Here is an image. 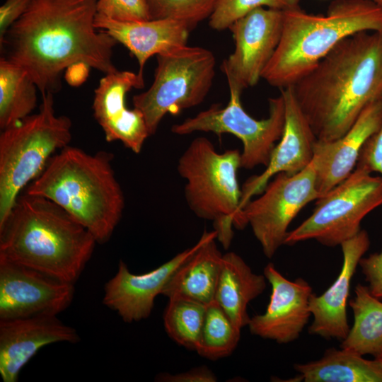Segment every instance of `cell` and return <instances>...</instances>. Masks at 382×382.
<instances>
[{"instance_id":"cell-1","label":"cell","mask_w":382,"mask_h":382,"mask_svg":"<svg viewBox=\"0 0 382 382\" xmlns=\"http://www.w3.org/2000/svg\"><path fill=\"white\" fill-rule=\"evenodd\" d=\"M98 0H30L0 41L3 57L23 68L41 94L61 88L63 71L85 64L105 74L117 41L95 27Z\"/></svg>"},{"instance_id":"cell-2","label":"cell","mask_w":382,"mask_h":382,"mask_svg":"<svg viewBox=\"0 0 382 382\" xmlns=\"http://www.w3.org/2000/svg\"><path fill=\"white\" fill-rule=\"evenodd\" d=\"M291 86L317 140L339 139L382 98V33L344 39Z\"/></svg>"},{"instance_id":"cell-3","label":"cell","mask_w":382,"mask_h":382,"mask_svg":"<svg viewBox=\"0 0 382 382\" xmlns=\"http://www.w3.org/2000/svg\"><path fill=\"white\" fill-rule=\"evenodd\" d=\"M96 243L59 205L25 192L0 226V257L73 284Z\"/></svg>"},{"instance_id":"cell-4","label":"cell","mask_w":382,"mask_h":382,"mask_svg":"<svg viewBox=\"0 0 382 382\" xmlns=\"http://www.w3.org/2000/svg\"><path fill=\"white\" fill-rule=\"evenodd\" d=\"M105 151L94 154L70 145L53 155L25 192L44 197L105 243L121 220L125 197Z\"/></svg>"},{"instance_id":"cell-5","label":"cell","mask_w":382,"mask_h":382,"mask_svg":"<svg viewBox=\"0 0 382 382\" xmlns=\"http://www.w3.org/2000/svg\"><path fill=\"white\" fill-rule=\"evenodd\" d=\"M364 31L382 33V8L369 0H333L325 14L284 11L281 39L262 79L279 89L293 86L340 42Z\"/></svg>"},{"instance_id":"cell-6","label":"cell","mask_w":382,"mask_h":382,"mask_svg":"<svg viewBox=\"0 0 382 382\" xmlns=\"http://www.w3.org/2000/svg\"><path fill=\"white\" fill-rule=\"evenodd\" d=\"M241 152L219 153L206 137L192 140L180 156L177 170L185 180L187 204L198 217L213 222L216 238L225 249L231 243L233 226L238 228L241 189L237 173Z\"/></svg>"},{"instance_id":"cell-7","label":"cell","mask_w":382,"mask_h":382,"mask_svg":"<svg viewBox=\"0 0 382 382\" xmlns=\"http://www.w3.org/2000/svg\"><path fill=\"white\" fill-rule=\"evenodd\" d=\"M72 122L57 115L54 94H42L37 113L30 115L0 134V226L20 192L43 171L55 152L69 145Z\"/></svg>"},{"instance_id":"cell-8","label":"cell","mask_w":382,"mask_h":382,"mask_svg":"<svg viewBox=\"0 0 382 382\" xmlns=\"http://www.w3.org/2000/svg\"><path fill=\"white\" fill-rule=\"evenodd\" d=\"M152 85L132 98L144 115L150 136L167 113L200 104L215 76L216 59L209 50L186 45L159 54Z\"/></svg>"},{"instance_id":"cell-9","label":"cell","mask_w":382,"mask_h":382,"mask_svg":"<svg viewBox=\"0 0 382 382\" xmlns=\"http://www.w3.org/2000/svg\"><path fill=\"white\" fill-rule=\"evenodd\" d=\"M382 205V177L356 166L342 182L316 200L312 214L289 231L285 245L314 239L340 245L359 233L364 218Z\"/></svg>"},{"instance_id":"cell-10","label":"cell","mask_w":382,"mask_h":382,"mask_svg":"<svg viewBox=\"0 0 382 382\" xmlns=\"http://www.w3.org/2000/svg\"><path fill=\"white\" fill-rule=\"evenodd\" d=\"M230 100L221 108L212 105L208 109L171 127L173 133L187 135L195 132H213L217 135L228 133L243 144L241 168L253 169L268 165L275 142L282 136L285 124V103L282 93L269 99V115L256 120L244 110L241 102L242 89L228 83Z\"/></svg>"},{"instance_id":"cell-11","label":"cell","mask_w":382,"mask_h":382,"mask_svg":"<svg viewBox=\"0 0 382 382\" xmlns=\"http://www.w3.org/2000/svg\"><path fill=\"white\" fill-rule=\"evenodd\" d=\"M313 162L290 175L279 173L268 183L262 195L242 209L239 229L250 225L264 255L272 258L284 245L288 227L309 202L321 197L317 190Z\"/></svg>"},{"instance_id":"cell-12","label":"cell","mask_w":382,"mask_h":382,"mask_svg":"<svg viewBox=\"0 0 382 382\" xmlns=\"http://www.w3.org/2000/svg\"><path fill=\"white\" fill-rule=\"evenodd\" d=\"M74 294L73 283L0 257V320L57 316Z\"/></svg>"},{"instance_id":"cell-13","label":"cell","mask_w":382,"mask_h":382,"mask_svg":"<svg viewBox=\"0 0 382 382\" xmlns=\"http://www.w3.org/2000/svg\"><path fill=\"white\" fill-rule=\"evenodd\" d=\"M284 11L257 8L232 23L235 49L221 64L228 83L243 90L257 83L281 39Z\"/></svg>"},{"instance_id":"cell-14","label":"cell","mask_w":382,"mask_h":382,"mask_svg":"<svg viewBox=\"0 0 382 382\" xmlns=\"http://www.w3.org/2000/svg\"><path fill=\"white\" fill-rule=\"evenodd\" d=\"M272 287L265 312L250 318L248 325L252 335L286 344L297 340L308 322L311 313L309 300L313 290L301 277L290 281L272 263L264 268Z\"/></svg>"},{"instance_id":"cell-15","label":"cell","mask_w":382,"mask_h":382,"mask_svg":"<svg viewBox=\"0 0 382 382\" xmlns=\"http://www.w3.org/2000/svg\"><path fill=\"white\" fill-rule=\"evenodd\" d=\"M144 81L129 71L105 74L94 91L93 116L101 127L107 141H121L135 154H139L150 136L140 110L126 108L125 96L133 88L144 87Z\"/></svg>"},{"instance_id":"cell-16","label":"cell","mask_w":382,"mask_h":382,"mask_svg":"<svg viewBox=\"0 0 382 382\" xmlns=\"http://www.w3.org/2000/svg\"><path fill=\"white\" fill-rule=\"evenodd\" d=\"M285 103L284 129L275 145L270 162L260 175L245 180L241 188L240 210L255 195L262 194L270 180L279 173L292 175L303 170L312 161L313 146L317 140L295 98L292 87L280 88Z\"/></svg>"},{"instance_id":"cell-17","label":"cell","mask_w":382,"mask_h":382,"mask_svg":"<svg viewBox=\"0 0 382 382\" xmlns=\"http://www.w3.org/2000/svg\"><path fill=\"white\" fill-rule=\"evenodd\" d=\"M193 246L178 253L157 268L146 273H132L122 260L116 274L105 285L103 302L116 311L126 323L139 321L151 313L154 301L175 270L198 248Z\"/></svg>"},{"instance_id":"cell-18","label":"cell","mask_w":382,"mask_h":382,"mask_svg":"<svg viewBox=\"0 0 382 382\" xmlns=\"http://www.w3.org/2000/svg\"><path fill=\"white\" fill-rule=\"evenodd\" d=\"M79 340L76 330L57 316L0 320V375L4 382H16L22 368L42 347Z\"/></svg>"},{"instance_id":"cell-19","label":"cell","mask_w":382,"mask_h":382,"mask_svg":"<svg viewBox=\"0 0 382 382\" xmlns=\"http://www.w3.org/2000/svg\"><path fill=\"white\" fill-rule=\"evenodd\" d=\"M382 124V98L369 104L351 128L332 141L316 140L313 162L316 187L321 197L354 170L361 148Z\"/></svg>"},{"instance_id":"cell-20","label":"cell","mask_w":382,"mask_h":382,"mask_svg":"<svg viewBox=\"0 0 382 382\" xmlns=\"http://www.w3.org/2000/svg\"><path fill=\"white\" fill-rule=\"evenodd\" d=\"M370 239L365 230H361L352 238L340 246L343 261L340 274L331 286L322 294H312L309 310L313 317L308 332L325 339L342 341L350 329L347 306L351 282L359 260L369 250Z\"/></svg>"},{"instance_id":"cell-21","label":"cell","mask_w":382,"mask_h":382,"mask_svg":"<svg viewBox=\"0 0 382 382\" xmlns=\"http://www.w3.org/2000/svg\"><path fill=\"white\" fill-rule=\"evenodd\" d=\"M95 27L125 46L139 64V77L144 81V66L149 57L186 45L191 30L172 19L117 21L96 13Z\"/></svg>"},{"instance_id":"cell-22","label":"cell","mask_w":382,"mask_h":382,"mask_svg":"<svg viewBox=\"0 0 382 382\" xmlns=\"http://www.w3.org/2000/svg\"><path fill=\"white\" fill-rule=\"evenodd\" d=\"M216 236L214 230L203 233L198 248L175 270L162 295L207 305L214 301L223 255L216 244Z\"/></svg>"},{"instance_id":"cell-23","label":"cell","mask_w":382,"mask_h":382,"mask_svg":"<svg viewBox=\"0 0 382 382\" xmlns=\"http://www.w3.org/2000/svg\"><path fill=\"white\" fill-rule=\"evenodd\" d=\"M264 274L254 273L243 259L233 252L222 255L214 301L240 329L248 325L249 303L267 286Z\"/></svg>"},{"instance_id":"cell-24","label":"cell","mask_w":382,"mask_h":382,"mask_svg":"<svg viewBox=\"0 0 382 382\" xmlns=\"http://www.w3.org/2000/svg\"><path fill=\"white\" fill-rule=\"evenodd\" d=\"M354 297L349 301L354 323L340 349L364 356H382V301L373 296L369 286L358 284Z\"/></svg>"},{"instance_id":"cell-25","label":"cell","mask_w":382,"mask_h":382,"mask_svg":"<svg viewBox=\"0 0 382 382\" xmlns=\"http://www.w3.org/2000/svg\"><path fill=\"white\" fill-rule=\"evenodd\" d=\"M37 87L21 66L0 59V128L4 130L29 116L37 103Z\"/></svg>"},{"instance_id":"cell-26","label":"cell","mask_w":382,"mask_h":382,"mask_svg":"<svg viewBox=\"0 0 382 382\" xmlns=\"http://www.w3.org/2000/svg\"><path fill=\"white\" fill-rule=\"evenodd\" d=\"M241 330L214 300L207 304L196 352L209 360L226 357L236 349Z\"/></svg>"},{"instance_id":"cell-27","label":"cell","mask_w":382,"mask_h":382,"mask_svg":"<svg viewBox=\"0 0 382 382\" xmlns=\"http://www.w3.org/2000/svg\"><path fill=\"white\" fill-rule=\"evenodd\" d=\"M168 300L163 313L168 335L178 345L196 352L207 305L185 298Z\"/></svg>"},{"instance_id":"cell-28","label":"cell","mask_w":382,"mask_h":382,"mask_svg":"<svg viewBox=\"0 0 382 382\" xmlns=\"http://www.w3.org/2000/svg\"><path fill=\"white\" fill-rule=\"evenodd\" d=\"M151 20L172 19L192 30L209 18L219 0H145Z\"/></svg>"},{"instance_id":"cell-29","label":"cell","mask_w":382,"mask_h":382,"mask_svg":"<svg viewBox=\"0 0 382 382\" xmlns=\"http://www.w3.org/2000/svg\"><path fill=\"white\" fill-rule=\"evenodd\" d=\"M301 0H219L209 17V26L216 30L228 28L250 11L267 7L281 11L301 8Z\"/></svg>"},{"instance_id":"cell-30","label":"cell","mask_w":382,"mask_h":382,"mask_svg":"<svg viewBox=\"0 0 382 382\" xmlns=\"http://www.w3.org/2000/svg\"><path fill=\"white\" fill-rule=\"evenodd\" d=\"M96 13L123 22L151 20L145 0H98Z\"/></svg>"},{"instance_id":"cell-31","label":"cell","mask_w":382,"mask_h":382,"mask_svg":"<svg viewBox=\"0 0 382 382\" xmlns=\"http://www.w3.org/2000/svg\"><path fill=\"white\" fill-rule=\"evenodd\" d=\"M356 166L370 173H378L382 177V124L363 145Z\"/></svg>"},{"instance_id":"cell-32","label":"cell","mask_w":382,"mask_h":382,"mask_svg":"<svg viewBox=\"0 0 382 382\" xmlns=\"http://www.w3.org/2000/svg\"><path fill=\"white\" fill-rule=\"evenodd\" d=\"M359 265L365 280L369 283L371 294L378 299H382V249L368 257H362Z\"/></svg>"},{"instance_id":"cell-33","label":"cell","mask_w":382,"mask_h":382,"mask_svg":"<svg viewBox=\"0 0 382 382\" xmlns=\"http://www.w3.org/2000/svg\"><path fill=\"white\" fill-rule=\"evenodd\" d=\"M30 0H6L0 7V41L26 11Z\"/></svg>"},{"instance_id":"cell-34","label":"cell","mask_w":382,"mask_h":382,"mask_svg":"<svg viewBox=\"0 0 382 382\" xmlns=\"http://www.w3.org/2000/svg\"><path fill=\"white\" fill-rule=\"evenodd\" d=\"M157 381L166 382H215L216 375L207 366L191 369L187 371L171 374H161Z\"/></svg>"},{"instance_id":"cell-35","label":"cell","mask_w":382,"mask_h":382,"mask_svg":"<svg viewBox=\"0 0 382 382\" xmlns=\"http://www.w3.org/2000/svg\"><path fill=\"white\" fill-rule=\"evenodd\" d=\"M382 8V0H369Z\"/></svg>"},{"instance_id":"cell-36","label":"cell","mask_w":382,"mask_h":382,"mask_svg":"<svg viewBox=\"0 0 382 382\" xmlns=\"http://www.w3.org/2000/svg\"><path fill=\"white\" fill-rule=\"evenodd\" d=\"M381 359H382V356H381Z\"/></svg>"}]
</instances>
